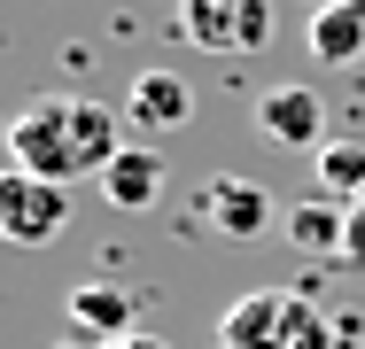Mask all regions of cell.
I'll list each match as a JSON object with an SVG mask.
<instances>
[{"label": "cell", "mask_w": 365, "mask_h": 349, "mask_svg": "<svg viewBox=\"0 0 365 349\" xmlns=\"http://www.w3.org/2000/svg\"><path fill=\"white\" fill-rule=\"evenodd\" d=\"M125 147V109L93 101V93H39L16 125H8V163L39 171V179H101Z\"/></svg>", "instance_id": "cell-1"}, {"label": "cell", "mask_w": 365, "mask_h": 349, "mask_svg": "<svg viewBox=\"0 0 365 349\" xmlns=\"http://www.w3.org/2000/svg\"><path fill=\"white\" fill-rule=\"evenodd\" d=\"M334 334L342 326L295 287H249L218 318V349H334Z\"/></svg>", "instance_id": "cell-2"}, {"label": "cell", "mask_w": 365, "mask_h": 349, "mask_svg": "<svg viewBox=\"0 0 365 349\" xmlns=\"http://www.w3.org/2000/svg\"><path fill=\"white\" fill-rule=\"evenodd\" d=\"M179 39L202 55H257L272 47V0H179Z\"/></svg>", "instance_id": "cell-3"}, {"label": "cell", "mask_w": 365, "mask_h": 349, "mask_svg": "<svg viewBox=\"0 0 365 349\" xmlns=\"http://www.w3.org/2000/svg\"><path fill=\"white\" fill-rule=\"evenodd\" d=\"M71 225V187L63 179H39V171H0V241L16 249H47L55 233Z\"/></svg>", "instance_id": "cell-4"}, {"label": "cell", "mask_w": 365, "mask_h": 349, "mask_svg": "<svg viewBox=\"0 0 365 349\" xmlns=\"http://www.w3.org/2000/svg\"><path fill=\"white\" fill-rule=\"evenodd\" d=\"M257 132L272 140V147H288V155H319L327 147V101H319V85H264L257 93Z\"/></svg>", "instance_id": "cell-5"}, {"label": "cell", "mask_w": 365, "mask_h": 349, "mask_svg": "<svg viewBox=\"0 0 365 349\" xmlns=\"http://www.w3.org/2000/svg\"><path fill=\"white\" fill-rule=\"evenodd\" d=\"M202 217H210V233H225V241H257L264 225H272V194L257 187V179H241V171H218V179H202Z\"/></svg>", "instance_id": "cell-6"}, {"label": "cell", "mask_w": 365, "mask_h": 349, "mask_svg": "<svg viewBox=\"0 0 365 349\" xmlns=\"http://www.w3.org/2000/svg\"><path fill=\"white\" fill-rule=\"evenodd\" d=\"M187 117H195V85H187L179 70H140V78H133V93H125V125H133V132L155 140V132H179Z\"/></svg>", "instance_id": "cell-7"}, {"label": "cell", "mask_w": 365, "mask_h": 349, "mask_svg": "<svg viewBox=\"0 0 365 349\" xmlns=\"http://www.w3.org/2000/svg\"><path fill=\"white\" fill-rule=\"evenodd\" d=\"M350 209H358V202H342V194H303V202H288L280 233H288V249H295V256H334V264H342Z\"/></svg>", "instance_id": "cell-8"}, {"label": "cell", "mask_w": 365, "mask_h": 349, "mask_svg": "<svg viewBox=\"0 0 365 349\" xmlns=\"http://www.w3.org/2000/svg\"><path fill=\"white\" fill-rule=\"evenodd\" d=\"M63 311H71V334H93V349L133 334V295H125V287H109V279L71 287V303H63Z\"/></svg>", "instance_id": "cell-9"}, {"label": "cell", "mask_w": 365, "mask_h": 349, "mask_svg": "<svg viewBox=\"0 0 365 349\" xmlns=\"http://www.w3.org/2000/svg\"><path fill=\"white\" fill-rule=\"evenodd\" d=\"M303 39H311V55H319L327 70L358 63V55H365V0H319Z\"/></svg>", "instance_id": "cell-10"}, {"label": "cell", "mask_w": 365, "mask_h": 349, "mask_svg": "<svg viewBox=\"0 0 365 349\" xmlns=\"http://www.w3.org/2000/svg\"><path fill=\"white\" fill-rule=\"evenodd\" d=\"M101 194H109V209H155V194H163V147H117V163L101 171Z\"/></svg>", "instance_id": "cell-11"}, {"label": "cell", "mask_w": 365, "mask_h": 349, "mask_svg": "<svg viewBox=\"0 0 365 349\" xmlns=\"http://www.w3.org/2000/svg\"><path fill=\"white\" fill-rule=\"evenodd\" d=\"M319 194H342V202L365 194V147L358 140H327L319 147Z\"/></svg>", "instance_id": "cell-12"}, {"label": "cell", "mask_w": 365, "mask_h": 349, "mask_svg": "<svg viewBox=\"0 0 365 349\" xmlns=\"http://www.w3.org/2000/svg\"><path fill=\"white\" fill-rule=\"evenodd\" d=\"M342 272L365 279V209H350V241H342Z\"/></svg>", "instance_id": "cell-13"}, {"label": "cell", "mask_w": 365, "mask_h": 349, "mask_svg": "<svg viewBox=\"0 0 365 349\" xmlns=\"http://www.w3.org/2000/svg\"><path fill=\"white\" fill-rule=\"evenodd\" d=\"M101 349H171V342H155V334H125V342H101Z\"/></svg>", "instance_id": "cell-14"}, {"label": "cell", "mask_w": 365, "mask_h": 349, "mask_svg": "<svg viewBox=\"0 0 365 349\" xmlns=\"http://www.w3.org/2000/svg\"><path fill=\"white\" fill-rule=\"evenodd\" d=\"M55 349H86V342H55Z\"/></svg>", "instance_id": "cell-15"}, {"label": "cell", "mask_w": 365, "mask_h": 349, "mask_svg": "<svg viewBox=\"0 0 365 349\" xmlns=\"http://www.w3.org/2000/svg\"><path fill=\"white\" fill-rule=\"evenodd\" d=\"M358 209H365V194H358Z\"/></svg>", "instance_id": "cell-16"}, {"label": "cell", "mask_w": 365, "mask_h": 349, "mask_svg": "<svg viewBox=\"0 0 365 349\" xmlns=\"http://www.w3.org/2000/svg\"><path fill=\"white\" fill-rule=\"evenodd\" d=\"M0 140H8V132H0Z\"/></svg>", "instance_id": "cell-17"}]
</instances>
